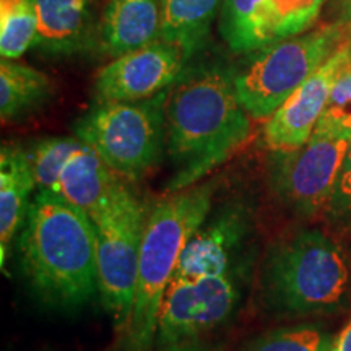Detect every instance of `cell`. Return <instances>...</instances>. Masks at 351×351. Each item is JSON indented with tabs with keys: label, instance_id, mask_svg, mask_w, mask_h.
I'll return each instance as SVG.
<instances>
[{
	"label": "cell",
	"instance_id": "cell-1",
	"mask_svg": "<svg viewBox=\"0 0 351 351\" xmlns=\"http://www.w3.org/2000/svg\"><path fill=\"white\" fill-rule=\"evenodd\" d=\"M234 73L221 65L184 70L166 101L171 194L199 184L251 137V116L239 103Z\"/></svg>",
	"mask_w": 351,
	"mask_h": 351
},
{
	"label": "cell",
	"instance_id": "cell-2",
	"mask_svg": "<svg viewBox=\"0 0 351 351\" xmlns=\"http://www.w3.org/2000/svg\"><path fill=\"white\" fill-rule=\"evenodd\" d=\"M19 258L32 291L54 309H78L98 289L96 228L62 197L38 191L20 231Z\"/></svg>",
	"mask_w": 351,
	"mask_h": 351
},
{
	"label": "cell",
	"instance_id": "cell-3",
	"mask_svg": "<svg viewBox=\"0 0 351 351\" xmlns=\"http://www.w3.org/2000/svg\"><path fill=\"white\" fill-rule=\"evenodd\" d=\"M350 282L341 245L320 230H300L269 247L258 271V296L275 314H327L345 304Z\"/></svg>",
	"mask_w": 351,
	"mask_h": 351
},
{
	"label": "cell",
	"instance_id": "cell-4",
	"mask_svg": "<svg viewBox=\"0 0 351 351\" xmlns=\"http://www.w3.org/2000/svg\"><path fill=\"white\" fill-rule=\"evenodd\" d=\"M213 194L215 182L195 184L150 210L140 247L134 309L124 335L129 351H148L156 341L163 296L184 249L213 208Z\"/></svg>",
	"mask_w": 351,
	"mask_h": 351
},
{
	"label": "cell",
	"instance_id": "cell-5",
	"mask_svg": "<svg viewBox=\"0 0 351 351\" xmlns=\"http://www.w3.org/2000/svg\"><path fill=\"white\" fill-rule=\"evenodd\" d=\"M168 93L95 104L73 124L75 137L93 148L119 178L138 181L160 163L166 148Z\"/></svg>",
	"mask_w": 351,
	"mask_h": 351
},
{
	"label": "cell",
	"instance_id": "cell-6",
	"mask_svg": "<svg viewBox=\"0 0 351 351\" xmlns=\"http://www.w3.org/2000/svg\"><path fill=\"white\" fill-rule=\"evenodd\" d=\"M346 41L343 25H328L267 44L234 73V88L245 112L269 119Z\"/></svg>",
	"mask_w": 351,
	"mask_h": 351
},
{
	"label": "cell",
	"instance_id": "cell-7",
	"mask_svg": "<svg viewBox=\"0 0 351 351\" xmlns=\"http://www.w3.org/2000/svg\"><path fill=\"white\" fill-rule=\"evenodd\" d=\"M150 210L129 187L93 219L99 298L114 328L125 335L134 309L140 247Z\"/></svg>",
	"mask_w": 351,
	"mask_h": 351
},
{
	"label": "cell",
	"instance_id": "cell-8",
	"mask_svg": "<svg viewBox=\"0 0 351 351\" xmlns=\"http://www.w3.org/2000/svg\"><path fill=\"white\" fill-rule=\"evenodd\" d=\"M350 143V137L315 127L302 147L271 152L267 168L271 192L296 217L322 213Z\"/></svg>",
	"mask_w": 351,
	"mask_h": 351
},
{
	"label": "cell",
	"instance_id": "cell-9",
	"mask_svg": "<svg viewBox=\"0 0 351 351\" xmlns=\"http://www.w3.org/2000/svg\"><path fill=\"white\" fill-rule=\"evenodd\" d=\"M241 278L226 274L173 280L158 315L156 341L161 348L197 340L202 333L225 324L239 304Z\"/></svg>",
	"mask_w": 351,
	"mask_h": 351
},
{
	"label": "cell",
	"instance_id": "cell-10",
	"mask_svg": "<svg viewBox=\"0 0 351 351\" xmlns=\"http://www.w3.org/2000/svg\"><path fill=\"white\" fill-rule=\"evenodd\" d=\"M254 236V217L243 202H226L215 210L194 232L184 249L173 280L208 275H245L247 251Z\"/></svg>",
	"mask_w": 351,
	"mask_h": 351
},
{
	"label": "cell",
	"instance_id": "cell-11",
	"mask_svg": "<svg viewBox=\"0 0 351 351\" xmlns=\"http://www.w3.org/2000/svg\"><path fill=\"white\" fill-rule=\"evenodd\" d=\"M187 59L181 47L161 38L114 57L96 75L95 103L140 101L169 90L186 70Z\"/></svg>",
	"mask_w": 351,
	"mask_h": 351
},
{
	"label": "cell",
	"instance_id": "cell-12",
	"mask_svg": "<svg viewBox=\"0 0 351 351\" xmlns=\"http://www.w3.org/2000/svg\"><path fill=\"white\" fill-rule=\"evenodd\" d=\"M350 67L346 41L267 119L263 142L270 152L296 150L309 140L335 83Z\"/></svg>",
	"mask_w": 351,
	"mask_h": 351
},
{
	"label": "cell",
	"instance_id": "cell-13",
	"mask_svg": "<svg viewBox=\"0 0 351 351\" xmlns=\"http://www.w3.org/2000/svg\"><path fill=\"white\" fill-rule=\"evenodd\" d=\"M38 33L33 47L54 57L73 56L99 44L90 0H34Z\"/></svg>",
	"mask_w": 351,
	"mask_h": 351
},
{
	"label": "cell",
	"instance_id": "cell-14",
	"mask_svg": "<svg viewBox=\"0 0 351 351\" xmlns=\"http://www.w3.org/2000/svg\"><path fill=\"white\" fill-rule=\"evenodd\" d=\"M122 187V178L104 163L93 148L80 140L77 150L64 166L56 195L82 210L93 221Z\"/></svg>",
	"mask_w": 351,
	"mask_h": 351
},
{
	"label": "cell",
	"instance_id": "cell-15",
	"mask_svg": "<svg viewBox=\"0 0 351 351\" xmlns=\"http://www.w3.org/2000/svg\"><path fill=\"white\" fill-rule=\"evenodd\" d=\"M161 34V0H109L99 21V49L119 57Z\"/></svg>",
	"mask_w": 351,
	"mask_h": 351
},
{
	"label": "cell",
	"instance_id": "cell-16",
	"mask_svg": "<svg viewBox=\"0 0 351 351\" xmlns=\"http://www.w3.org/2000/svg\"><path fill=\"white\" fill-rule=\"evenodd\" d=\"M34 189L36 182L25 148L3 143L0 150V263L3 271L13 241L25 225Z\"/></svg>",
	"mask_w": 351,
	"mask_h": 351
},
{
	"label": "cell",
	"instance_id": "cell-17",
	"mask_svg": "<svg viewBox=\"0 0 351 351\" xmlns=\"http://www.w3.org/2000/svg\"><path fill=\"white\" fill-rule=\"evenodd\" d=\"M219 33L239 54L256 52L276 41V19L271 0H223Z\"/></svg>",
	"mask_w": 351,
	"mask_h": 351
},
{
	"label": "cell",
	"instance_id": "cell-18",
	"mask_svg": "<svg viewBox=\"0 0 351 351\" xmlns=\"http://www.w3.org/2000/svg\"><path fill=\"white\" fill-rule=\"evenodd\" d=\"M54 93L46 73L28 65L2 59L0 64V116L2 121L21 119L39 109Z\"/></svg>",
	"mask_w": 351,
	"mask_h": 351
},
{
	"label": "cell",
	"instance_id": "cell-19",
	"mask_svg": "<svg viewBox=\"0 0 351 351\" xmlns=\"http://www.w3.org/2000/svg\"><path fill=\"white\" fill-rule=\"evenodd\" d=\"M219 0H161V34L191 57L208 36Z\"/></svg>",
	"mask_w": 351,
	"mask_h": 351
},
{
	"label": "cell",
	"instance_id": "cell-20",
	"mask_svg": "<svg viewBox=\"0 0 351 351\" xmlns=\"http://www.w3.org/2000/svg\"><path fill=\"white\" fill-rule=\"evenodd\" d=\"M38 33L34 0H0V54L2 59H20L33 47Z\"/></svg>",
	"mask_w": 351,
	"mask_h": 351
},
{
	"label": "cell",
	"instance_id": "cell-21",
	"mask_svg": "<svg viewBox=\"0 0 351 351\" xmlns=\"http://www.w3.org/2000/svg\"><path fill=\"white\" fill-rule=\"evenodd\" d=\"M78 145L77 137H49L38 140L26 150L38 191L57 194L64 166Z\"/></svg>",
	"mask_w": 351,
	"mask_h": 351
},
{
	"label": "cell",
	"instance_id": "cell-22",
	"mask_svg": "<svg viewBox=\"0 0 351 351\" xmlns=\"http://www.w3.org/2000/svg\"><path fill=\"white\" fill-rule=\"evenodd\" d=\"M330 333L315 324L275 328L257 337L243 351H330Z\"/></svg>",
	"mask_w": 351,
	"mask_h": 351
},
{
	"label": "cell",
	"instance_id": "cell-23",
	"mask_svg": "<svg viewBox=\"0 0 351 351\" xmlns=\"http://www.w3.org/2000/svg\"><path fill=\"white\" fill-rule=\"evenodd\" d=\"M317 129L351 138V73H345L333 86Z\"/></svg>",
	"mask_w": 351,
	"mask_h": 351
},
{
	"label": "cell",
	"instance_id": "cell-24",
	"mask_svg": "<svg viewBox=\"0 0 351 351\" xmlns=\"http://www.w3.org/2000/svg\"><path fill=\"white\" fill-rule=\"evenodd\" d=\"M276 19V38L283 39L306 32L319 13L307 0H271Z\"/></svg>",
	"mask_w": 351,
	"mask_h": 351
},
{
	"label": "cell",
	"instance_id": "cell-25",
	"mask_svg": "<svg viewBox=\"0 0 351 351\" xmlns=\"http://www.w3.org/2000/svg\"><path fill=\"white\" fill-rule=\"evenodd\" d=\"M322 213L332 225L351 226V143Z\"/></svg>",
	"mask_w": 351,
	"mask_h": 351
},
{
	"label": "cell",
	"instance_id": "cell-26",
	"mask_svg": "<svg viewBox=\"0 0 351 351\" xmlns=\"http://www.w3.org/2000/svg\"><path fill=\"white\" fill-rule=\"evenodd\" d=\"M330 351H351V320L339 335L333 339Z\"/></svg>",
	"mask_w": 351,
	"mask_h": 351
},
{
	"label": "cell",
	"instance_id": "cell-27",
	"mask_svg": "<svg viewBox=\"0 0 351 351\" xmlns=\"http://www.w3.org/2000/svg\"><path fill=\"white\" fill-rule=\"evenodd\" d=\"M163 351H210L205 348L204 345L197 343V340H189V341H181V343L169 345L163 348Z\"/></svg>",
	"mask_w": 351,
	"mask_h": 351
},
{
	"label": "cell",
	"instance_id": "cell-28",
	"mask_svg": "<svg viewBox=\"0 0 351 351\" xmlns=\"http://www.w3.org/2000/svg\"><path fill=\"white\" fill-rule=\"evenodd\" d=\"M340 5V25H350L351 23V0H339Z\"/></svg>",
	"mask_w": 351,
	"mask_h": 351
},
{
	"label": "cell",
	"instance_id": "cell-29",
	"mask_svg": "<svg viewBox=\"0 0 351 351\" xmlns=\"http://www.w3.org/2000/svg\"><path fill=\"white\" fill-rule=\"evenodd\" d=\"M307 2H309L311 7H313L314 10L319 13L320 12V7H322V3L326 2V0H307Z\"/></svg>",
	"mask_w": 351,
	"mask_h": 351
},
{
	"label": "cell",
	"instance_id": "cell-30",
	"mask_svg": "<svg viewBox=\"0 0 351 351\" xmlns=\"http://www.w3.org/2000/svg\"><path fill=\"white\" fill-rule=\"evenodd\" d=\"M346 28V44H348V51H350V60H351V23L345 26Z\"/></svg>",
	"mask_w": 351,
	"mask_h": 351
},
{
	"label": "cell",
	"instance_id": "cell-31",
	"mask_svg": "<svg viewBox=\"0 0 351 351\" xmlns=\"http://www.w3.org/2000/svg\"><path fill=\"white\" fill-rule=\"evenodd\" d=\"M348 73H351V60H350V67H348Z\"/></svg>",
	"mask_w": 351,
	"mask_h": 351
}]
</instances>
